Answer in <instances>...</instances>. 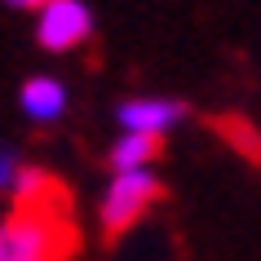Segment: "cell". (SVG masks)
<instances>
[{
	"mask_svg": "<svg viewBox=\"0 0 261 261\" xmlns=\"http://www.w3.org/2000/svg\"><path fill=\"white\" fill-rule=\"evenodd\" d=\"M22 111H27L36 124H54L67 115V84L54 80V75H31L22 84Z\"/></svg>",
	"mask_w": 261,
	"mask_h": 261,
	"instance_id": "obj_4",
	"label": "cell"
},
{
	"mask_svg": "<svg viewBox=\"0 0 261 261\" xmlns=\"http://www.w3.org/2000/svg\"><path fill=\"white\" fill-rule=\"evenodd\" d=\"M0 261H5V257H0Z\"/></svg>",
	"mask_w": 261,
	"mask_h": 261,
	"instance_id": "obj_8",
	"label": "cell"
},
{
	"mask_svg": "<svg viewBox=\"0 0 261 261\" xmlns=\"http://www.w3.org/2000/svg\"><path fill=\"white\" fill-rule=\"evenodd\" d=\"M160 199V177L151 168H128V173H115L102 195V230L115 239L128 226H138V217Z\"/></svg>",
	"mask_w": 261,
	"mask_h": 261,
	"instance_id": "obj_1",
	"label": "cell"
},
{
	"mask_svg": "<svg viewBox=\"0 0 261 261\" xmlns=\"http://www.w3.org/2000/svg\"><path fill=\"white\" fill-rule=\"evenodd\" d=\"M181 115H186V107L181 102H168V97H128L115 111V120H120L124 133H168Z\"/></svg>",
	"mask_w": 261,
	"mask_h": 261,
	"instance_id": "obj_3",
	"label": "cell"
},
{
	"mask_svg": "<svg viewBox=\"0 0 261 261\" xmlns=\"http://www.w3.org/2000/svg\"><path fill=\"white\" fill-rule=\"evenodd\" d=\"M93 31V14L84 0H49L40 14H36V40L49 49V54H67V49H80Z\"/></svg>",
	"mask_w": 261,
	"mask_h": 261,
	"instance_id": "obj_2",
	"label": "cell"
},
{
	"mask_svg": "<svg viewBox=\"0 0 261 261\" xmlns=\"http://www.w3.org/2000/svg\"><path fill=\"white\" fill-rule=\"evenodd\" d=\"M5 5H9V9H36V14H40L49 0H5Z\"/></svg>",
	"mask_w": 261,
	"mask_h": 261,
	"instance_id": "obj_7",
	"label": "cell"
},
{
	"mask_svg": "<svg viewBox=\"0 0 261 261\" xmlns=\"http://www.w3.org/2000/svg\"><path fill=\"white\" fill-rule=\"evenodd\" d=\"M18 177H22V164H18V155L9 146H0V195H14Z\"/></svg>",
	"mask_w": 261,
	"mask_h": 261,
	"instance_id": "obj_6",
	"label": "cell"
},
{
	"mask_svg": "<svg viewBox=\"0 0 261 261\" xmlns=\"http://www.w3.org/2000/svg\"><path fill=\"white\" fill-rule=\"evenodd\" d=\"M160 151H164L160 133H120V138H115V146H111V168H115V173L146 168Z\"/></svg>",
	"mask_w": 261,
	"mask_h": 261,
	"instance_id": "obj_5",
	"label": "cell"
}]
</instances>
